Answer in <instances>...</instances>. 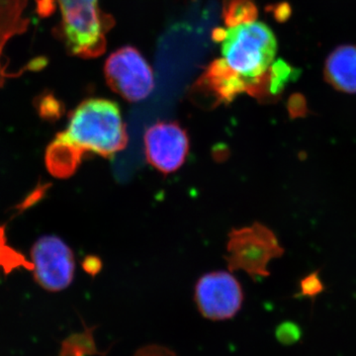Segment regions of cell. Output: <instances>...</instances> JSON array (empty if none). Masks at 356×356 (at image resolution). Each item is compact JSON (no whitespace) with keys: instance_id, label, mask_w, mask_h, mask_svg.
Segmentation results:
<instances>
[{"instance_id":"cell-13","label":"cell","mask_w":356,"mask_h":356,"mask_svg":"<svg viewBox=\"0 0 356 356\" xmlns=\"http://www.w3.org/2000/svg\"><path fill=\"white\" fill-rule=\"evenodd\" d=\"M276 337L280 343L284 346H292L298 343L302 337L301 329L298 325L292 322L281 324L276 330Z\"/></svg>"},{"instance_id":"cell-17","label":"cell","mask_w":356,"mask_h":356,"mask_svg":"<svg viewBox=\"0 0 356 356\" xmlns=\"http://www.w3.org/2000/svg\"><path fill=\"white\" fill-rule=\"evenodd\" d=\"M83 267L88 273L96 274L102 268V261L96 257H86Z\"/></svg>"},{"instance_id":"cell-9","label":"cell","mask_w":356,"mask_h":356,"mask_svg":"<svg viewBox=\"0 0 356 356\" xmlns=\"http://www.w3.org/2000/svg\"><path fill=\"white\" fill-rule=\"evenodd\" d=\"M247 89V81L229 69L224 58L213 62L194 86L196 93L207 98L212 107L231 103Z\"/></svg>"},{"instance_id":"cell-1","label":"cell","mask_w":356,"mask_h":356,"mask_svg":"<svg viewBox=\"0 0 356 356\" xmlns=\"http://www.w3.org/2000/svg\"><path fill=\"white\" fill-rule=\"evenodd\" d=\"M56 139L83 156L93 153L110 158L128 145L127 129L118 104L102 98L81 102L70 113L67 130Z\"/></svg>"},{"instance_id":"cell-16","label":"cell","mask_w":356,"mask_h":356,"mask_svg":"<svg viewBox=\"0 0 356 356\" xmlns=\"http://www.w3.org/2000/svg\"><path fill=\"white\" fill-rule=\"evenodd\" d=\"M291 15V7L287 3H281L274 8V16L280 22H284Z\"/></svg>"},{"instance_id":"cell-15","label":"cell","mask_w":356,"mask_h":356,"mask_svg":"<svg viewBox=\"0 0 356 356\" xmlns=\"http://www.w3.org/2000/svg\"><path fill=\"white\" fill-rule=\"evenodd\" d=\"M288 112L292 119L303 118L308 113L305 97L302 95H293L287 103Z\"/></svg>"},{"instance_id":"cell-5","label":"cell","mask_w":356,"mask_h":356,"mask_svg":"<svg viewBox=\"0 0 356 356\" xmlns=\"http://www.w3.org/2000/svg\"><path fill=\"white\" fill-rule=\"evenodd\" d=\"M105 79L109 88L129 102H139L154 88L153 70L133 47L119 49L107 58Z\"/></svg>"},{"instance_id":"cell-4","label":"cell","mask_w":356,"mask_h":356,"mask_svg":"<svg viewBox=\"0 0 356 356\" xmlns=\"http://www.w3.org/2000/svg\"><path fill=\"white\" fill-rule=\"evenodd\" d=\"M227 252L229 270H243L250 277L257 278L270 275L269 262L280 257L284 250L271 229L254 222L229 233Z\"/></svg>"},{"instance_id":"cell-8","label":"cell","mask_w":356,"mask_h":356,"mask_svg":"<svg viewBox=\"0 0 356 356\" xmlns=\"http://www.w3.org/2000/svg\"><path fill=\"white\" fill-rule=\"evenodd\" d=\"M147 163L163 175L177 172L189 154V138L177 122H158L144 136Z\"/></svg>"},{"instance_id":"cell-12","label":"cell","mask_w":356,"mask_h":356,"mask_svg":"<svg viewBox=\"0 0 356 356\" xmlns=\"http://www.w3.org/2000/svg\"><path fill=\"white\" fill-rule=\"evenodd\" d=\"M222 13L229 27L254 22L257 17L254 0H225Z\"/></svg>"},{"instance_id":"cell-7","label":"cell","mask_w":356,"mask_h":356,"mask_svg":"<svg viewBox=\"0 0 356 356\" xmlns=\"http://www.w3.org/2000/svg\"><path fill=\"white\" fill-rule=\"evenodd\" d=\"M195 302L203 317L212 321L229 320L242 308V286L235 276L227 271L207 273L196 284Z\"/></svg>"},{"instance_id":"cell-14","label":"cell","mask_w":356,"mask_h":356,"mask_svg":"<svg viewBox=\"0 0 356 356\" xmlns=\"http://www.w3.org/2000/svg\"><path fill=\"white\" fill-rule=\"evenodd\" d=\"M323 291H324V285L318 277V273H311L301 281L302 296L314 298Z\"/></svg>"},{"instance_id":"cell-6","label":"cell","mask_w":356,"mask_h":356,"mask_svg":"<svg viewBox=\"0 0 356 356\" xmlns=\"http://www.w3.org/2000/svg\"><path fill=\"white\" fill-rule=\"evenodd\" d=\"M32 271L40 286L58 292L70 286L74 275V252L56 236H44L33 245Z\"/></svg>"},{"instance_id":"cell-10","label":"cell","mask_w":356,"mask_h":356,"mask_svg":"<svg viewBox=\"0 0 356 356\" xmlns=\"http://www.w3.org/2000/svg\"><path fill=\"white\" fill-rule=\"evenodd\" d=\"M28 0H0V88L7 79L16 77L21 72H7V65L2 63V54L7 42L13 37L23 34L30 24L29 18L24 17Z\"/></svg>"},{"instance_id":"cell-11","label":"cell","mask_w":356,"mask_h":356,"mask_svg":"<svg viewBox=\"0 0 356 356\" xmlns=\"http://www.w3.org/2000/svg\"><path fill=\"white\" fill-rule=\"evenodd\" d=\"M325 79L344 93H356V46L346 44L332 51L325 65Z\"/></svg>"},{"instance_id":"cell-3","label":"cell","mask_w":356,"mask_h":356,"mask_svg":"<svg viewBox=\"0 0 356 356\" xmlns=\"http://www.w3.org/2000/svg\"><path fill=\"white\" fill-rule=\"evenodd\" d=\"M63 18V33L72 56L89 58L102 55L106 48L105 34L112 18L98 7V0H57Z\"/></svg>"},{"instance_id":"cell-2","label":"cell","mask_w":356,"mask_h":356,"mask_svg":"<svg viewBox=\"0 0 356 356\" xmlns=\"http://www.w3.org/2000/svg\"><path fill=\"white\" fill-rule=\"evenodd\" d=\"M276 49L270 28L255 21L229 27L222 41V58L229 69L247 81L248 88L269 70Z\"/></svg>"}]
</instances>
